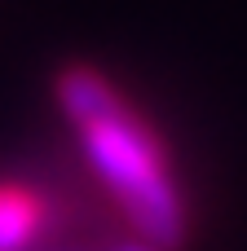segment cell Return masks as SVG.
I'll use <instances>...</instances> for the list:
<instances>
[{
    "label": "cell",
    "mask_w": 247,
    "mask_h": 251,
    "mask_svg": "<svg viewBox=\"0 0 247 251\" xmlns=\"http://www.w3.org/2000/svg\"><path fill=\"white\" fill-rule=\"evenodd\" d=\"M53 101L133 234L159 251H181L190 238V207L159 132L88 62H71L53 75Z\"/></svg>",
    "instance_id": "cell-1"
},
{
    "label": "cell",
    "mask_w": 247,
    "mask_h": 251,
    "mask_svg": "<svg viewBox=\"0 0 247 251\" xmlns=\"http://www.w3.org/2000/svg\"><path fill=\"white\" fill-rule=\"evenodd\" d=\"M49 225V203L22 181H0V251H35Z\"/></svg>",
    "instance_id": "cell-2"
},
{
    "label": "cell",
    "mask_w": 247,
    "mask_h": 251,
    "mask_svg": "<svg viewBox=\"0 0 247 251\" xmlns=\"http://www.w3.org/2000/svg\"><path fill=\"white\" fill-rule=\"evenodd\" d=\"M115 251H159V247H150V243H141V238H133V243H124V247H115Z\"/></svg>",
    "instance_id": "cell-3"
},
{
    "label": "cell",
    "mask_w": 247,
    "mask_h": 251,
    "mask_svg": "<svg viewBox=\"0 0 247 251\" xmlns=\"http://www.w3.org/2000/svg\"><path fill=\"white\" fill-rule=\"evenodd\" d=\"M35 251H88V247H71V243H53V247H35Z\"/></svg>",
    "instance_id": "cell-4"
}]
</instances>
